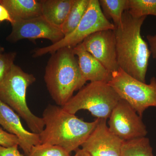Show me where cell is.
<instances>
[{
  "instance_id": "cell-1",
  "label": "cell",
  "mask_w": 156,
  "mask_h": 156,
  "mask_svg": "<svg viewBox=\"0 0 156 156\" xmlns=\"http://www.w3.org/2000/svg\"><path fill=\"white\" fill-rule=\"evenodd\" d=\"M146 17L135 18L125 11L121 23L114 30L119 67L144 83L151 55L147 43L140 33Z\"/></svg>"
},
{
  "instance_id": "cell-2",
  "label": "cell",
  "mask_w": 156,
  "mask_h": 156,
  "mask_svg": "<svg viewBox=\"0 0 156 156\" xmlns=\"http://www.w3.org/2000/svg\"><path fill=\"white\" fill-rule=\"evenodd\" d=\"M42 118L44 128L39 134L41 144L58 146L69 153L81 147L99 121L85 122L62 107L52 105L45 109Z\"/></svg>"
},
{
  "instance_id": "cell-3",
  "label": "cell",
  "mask_w": 156,
  "mask_h": 156,
  "mask_svg": "<svg viewBox=\"0 0 156 156\" xmlns=\"http://www.w3.org/2000/svg\"><path fill=\"white\" fill-rule=\"evenodd\" d=\"M44 79L52 99L62 107L71 98L74 92L84 87L86 83L73 48H60L51 53Z\"/></svg>"
},
{
  "instance_id": "cell-4",
  "label": "cell",
  "mask_w": 156,
  "mask_h": 156,
  "mask_svg": "<svg viewBox=\"0 0 156 156\" xmlns=\"http://www.w3.org/2000/svg\"><path fill=\"white\" fill-rule=\"evenodd\" d=\"M36 80L33 74L25 72L14 64L0 83V100L25 121L31 132L39 134L44 128V120L32 112L26 101L27 88Z\"/></svg>"
},
{
  "instance_id": "cell-5",
  "label": "cell",
  "mask_w": 156,
  "mask_h": 156,
  "mask_svg": "<svg viewBox=\"0 0 156 156\" xmlns=\"http://www.w3.org/2000/svg\"><path fill=\"white\" fill-rule=\"evenodd\" d=\"M121 99L108 83L90 82L62 108L75 115L79 111L86 110L98 119L107 120Z\"/></svg>"
},
{
  "instance_id": "cell-6",
  "label": "cell",
  "mask_w": 156,
  "mask_h": 156,
  "mask_svg": "<svg viewBox=\"0 0 156 156\" xmlns=\"http://www.w3.org/2000/svg\"><path fill=\"white\" fill-rule=\"evenodd\" d=\"M121 99L127 102L142 118L144 112L151 107H156V78L149 84L143 83L129 75L121 69L112 73L108 83Z\"/></svg>"
},
{
  "instance_id": "cell-7",
  "label": "cell",
  "mask_w": 156,
  "mask_h": 156,
  "mask_svg": "<svg viewBox=\"0 0 156 156\" xmlns=\"http://www.w3.org/2000/svg\"><path fill=\"white\" fill-rule=\"evenodd\" d=\"M115 28L113 23L110 22L103 14L98 0H90L85 15L73 31L56 44L37 49L33 56L37 57L48 53L51 54L62 48H74L96 32L114 30Z\"/></svg>"
},
{
  "instance_id": "cell-8",
  "label": "cell",
  "mask_w": 156,
  "mask_h": 156,
  "mask_svg": "<svg viewBox=\"0 0 156 156\" xmlns=\"http://www.w3.org/2000/svg\"><path fill=\"white\" fill-rule=\"evenodd\" d=\"M108 119L110 130L123 141L144 137L147 135V129L142 118L123 99H120Z\"/></svg>"
},
{
  "instance_id": "cell-9",
  "label": "cell",
  "mask_w": 156,
  "mask_h": 156,
  "mask_svg": "<svg viewBox=\"0 0 156 156\" xmlns=\"http://www.w3.org/2000/svg\"><path fill=\"white\" fill-rule=\"evenodd\" d=\"M11 25L12 31L6 40L12 43L23 39L43 38L49 40L53 44L65 37L60 27L51 24L42 15L28 20H16Z\"/></svg>"
},
{
  "instance_id": "cell-10",
  "label": "cell",
  "mask_w": 156,
  "mask_h": 156,
  "mask_svg": "<svg viewBox=\"0 0 156 156\" xmlns=\"http://www.w3.org/2000/svg\"><path fill=\"white\" fill-rule=\"evenodd\" d=\"M82 43L86 50L110 72H114L119 69L114 30L96 32L86 38Z\"/></svg>"
},
{
  "instance_id": "cell-11",
  "label": "cell",
  "mask_w": 156,
  "mask_h": 156,
  "mask_svg": "<svg viewBox=\"0 0 156 156\" xmlns=\"http://www.w3.org/2000/svg\"><path fill=\"white\" fill-rule=\"evenodd\" d=\"M107 120L99 119L97 126L81 146L92 156H120L123 142L110 130Z\"/></svg>"
},
{
  "instance_id": "cell-12",
  "label": "cell",
  "mask_w": 156,
  "mask_h": 156,
  "mask_svg": "<svg viewBox=\"0 0 156 156\" xmlns=\"http://www.w3.org/2000/svg\"><path fill=\"white\" fill-rule=\"evenodd\" d=\"M19 115L0 100V126L7 132L17 136L19 147L27 156L34 146L41 144L39 134L27 131L21 123Z\"/></svg>"
},
{
  "instance_id": "cell-13",
  "label": "cell",
  "mask_w": 156,
  "mask_h": 156,
  "mask_svg": "<svg viewBox=\"0 0 156 156\" xmlns=\"http://www.w3.org/2000/svg\"><path fill=\"white\" fill-rule=\"evenodd\" d=\"M73 50L78 57V64L85 83L87 81L108 83L111 80L112 73L86 50L82 43L73 48Z\"/></svg>"
},
{
  "instance_id": "cell-14",
  "label": "cell",
  "mask_w": 156,
  "mask_h": 156,
  "mask_svg": "<svg viewBox=\"0 0 156 156\" xmlns=\"http://www.w3.org/2000/svg\"><path fill=\"white\" fill-rule=\"evenodd\" d=\"M11 18L28 20L42 15V2L37 0H0Z\"/></svg>"
},
{
  "instance_id": "cell-15",
  "label": "cell",
  "mask_w": 156,
  "mask_h": 156,
  "mask_svg": "<svg viewBox=\"0 0 156 156\" xmlns=\"http://www.w3.org/2000/svg\"><path fill=\"white\" fill-rule=\"evenodd\" d=\"M42 15L51 24L61 28L75 0H42Z\"/></svg>"
},
{
  "instance_id": "cell-16",
  "label": "cell",
  "mask_w": 156,
  "mask_h": 156,
  "mask_svg": "<svg viewBox=\"0 0 156 156\" xmlns=\"http://www.w3.org/2000/svg\"><path fill=\"white\" fill-rule=\"evenodd\" d=\"M90 0H75L74 3L61 27L65 37L71 33L79 25L89 7Z\"/></svg>"
},
{
  "instance_id": "cell-17",
  "label": "cell",
  "mask_w": 156,
  "mask_h": 156,
  "mask_svg": "<svg viewBox=\"0 0 156 156\" xmlns=\"http://www.w3.org/2000/svg\"><path fill=\"white\" fill-rule=\"evenodd\" d=\"M150 140L147 137H140L124 141L120 156H154Z\"/></svg>"
},
{
  "instance_id": "cell-18",
  "label": "cell",
  "mask_w": 156,
  "mask_h": 156,
  "mask_svg": "<svg viewBox=\"0 0 156 156\" xmlns=\"http://www.w3.org/2000/svg\"><path fill=\"white\" fill-rule=\"evenodd\" d=\"M101 8L105 17L112 18L115 27L119 25L123 13L128 11V0H99Z\"/></svg>"
},
{
  "instance_id": "cell-19",
  "label": "cell",
  "mask_w": 156,
  "mask_h": 156,
  "mask_svg": "<svg viewBox=\"0 0 156 156\" xmlns=\"http://www.w3.org/2000/svg\"><path fill=\"white\" fill-rule=\"evenodd\" d=\"M127 11L135 18L147 15L156 17V0H128Z\"/></svg>"
},
{
  "instance_id": "cell-20",
  "label": "cell",
  "mask_w": 156,
  "mask_h": 156,
  "mask_svg": "<svg viewBox=\"0 0 156 156\" xmlns=\"http://www.w3.org/2000/svg\"><path fill=\"white\" fill-rule=\"evenodd\" d=\"M27 156H71L70 153L58 146L41 144L34 146Z\"/></svg>"
},
{
  "instance_id": "cell-21",
  "label": "cell",
  "mask_w": 156,
  "mask_h": 156,
  "mask_svg": "<svg viewBox=\"0 0 156 156\" xmlns=\"http://www.w3.org/2000/svg\"><path fill=\"white\" fill-rule=\"evenodd\" d=\"M16 55L17 53L15 52H9L3 53L0 56V83L10 72L14 64Z\"/></svg>"
},
{
  "instance_id": "cell-22",
  "label": "cell",
  "mask_w": 156,
  "mask_h": 156,
  "mask_svg": "<svg viewBox=\"0 0 156 156\" xmlns=\"http://www.w3.org/2000/svg\"><path fill=\"white\" fill-rule=\"evenodd\" d=\"M19 144L18 138L0 128V146L10 147Z\"/></svg>"
},
{
  "instance_id": "cell-23",
  "label": "cell",
  "mask_w": 156,
  "mask_h": 156,
  "mask_svg": "<svg viewBox=\"0 0 156 156\" xmlns=\"http://www.w3.org/2000/svg\"><path fill=\"white\" fill-rule=\"evenodd\" d=\"M18 145L10 147L0 146V156H24L18 150Z\"/></svg>"
},
{
  "instance_id": "cell-24",
  "label": "cell",
  "mask_w": 156,
  "mask_h": 156,
  "mask_svg": "<svg viewBox=\"0 0 156 156\" xmlns=\"http://www.w3.org/2000/svg\"><path fill=\"white\" fill-rule=\"evenodd\" d=\"M146 38L149 45L151 55L153 58L156 59V35H148L147 36Z\"/></svg>"
},
{
  "instance_id": "cell-25",
  "label": "cell",
  "mask_w": 156,
  "mask_h": 156,
  "mask_svg": "<svg viewBox=\"0 0 156 156\" xmlns=\"http://www.w3.org/2000/svg\"><path fill=\"white\" fill-rule=\"evenodd\" d=\"M7 21L12 24L14 22V20L11 18L9 11L7 9L0 4V22Z\"/></svg>"
},
{
  "instance_id": "cell-26",
  "label": "cell",
  "mask_w": 156,
  "mask_h": 156,
  "mask_svg": "<svg viewBox=\"0 0 156 156\" xmlns=\"http://www.w3.org/2000/svg\"><path fill=\"white\" fill-rule=\"evenodd\" d=\"M73 156H92L86 151L81 149H78L76 151L75 154Z\"/></svg>"
},
{
  "instance_id": "cell-27",
  "label": "cell",
  "mask_w": 156,
  "mask_h": 156,
  "mask_svg": "<svg viewBox=\"0 0 156 156\" xmlns=\"http://www.w3.org/2000/svg\"><path fill=\"white\" fill-rule=\"evenodd\" d=\"M4 51H5V49L0 45V56H2L3 53H4Z\"/></svg>"
}]
</instances>
